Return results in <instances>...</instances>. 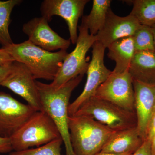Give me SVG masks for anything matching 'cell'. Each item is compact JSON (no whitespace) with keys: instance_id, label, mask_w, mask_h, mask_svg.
<instances>
[{"instance_id":"6da1fadb","label":"cell","mask_w":155,"mask_h":155,"mask_svg":"<svg viewBox=\"0 0 155 155\" xmlns=\"http://www.w3.org/2000/svg\"><path fill=\"white\" fill-rule=\"evenodd\" d=\"M83 76L74 78L58 89L53 88L50 84L36 81L41 110L48 114L57 126L65 145L66 155H76L70 140L68 109L72 91L78 86Z\"/></svg>"},{"instance_id":"7a4b0ae2","label":"cell","mask_w":155,"mask_h":155,"mask_svg":"<svg viewBox=\"0 0 155 155\" xmlns=\"http://www.w3.org/2000/svg\"><path fill=\"white\" fill-rule=\"evenodd\" d=\"M15 61L27 67L35 79L54 80L68 53L65 50L49 52L32 44L29 40L11 44L2 47Z\"/></svg>"},{"instance_id":"3957f363","label":"cell","mask_w":155,"mask_h":155,"mask_svg":"<svg viewBox=\"0 0 155 155\" xmlns=\"http://www.w3.org/2000/svg\"><path fill=\"white\" fill-rule=\"evenodd\" d=\"M70 140L76 155H95L115 132L91 117L82 115L69 116Z\"/></svg>"},{"instance_id":"277c9868","label":"cell","mask_w":155,"mask_h":155,"mask_svg":"<svg viewBox=\"0 0 155 155\" xmlns=\"http://www.w3.org/2000/svg\"><path fill=\"white\" fill-rule=\"evenodd\" d=\"M57 126L47 113L36 111L11 139L14 151L40 147L61 138Z\"/></svg>"},{"instance_id":"5b68a950","label":"cell","mask_w":155,"mask_h":155,"mask_svg":"<svg viewBox=\"0 0 155 155\" xmlns=\"http://www.w3.org/2000/svg\"><path fill=\"white\" fill-rule=\"evenodd\" d=\"M73 115L89 116L116 131L137 127L135 112L95 97L87 100Z\"/></svg>"},{"instance_id":"8992f818","label":"cell","mask_w":155,"mask_h":155,"mask_svg":"<svg viewBox=\"0 0 155 155\" xmlns=\"http://www.w3.org/2000/svg\"><path fill=\"white\" fill-rule=\"evenodd\" d=\"M79 35L74 50L64 59L57 76L50 84L53 88L58 89L78 75L87 73L89 63L87 62V51L96 41L95 36L92 35L85 26L81 24Z\"/></svg>"},{"instance_id":"52a82bcc","label":"cell","mask_w":155,"mask_h":155,"mask_svg":"<svg viewBox=\"0 0 155 155\" xmlns=\"http://www.w3.org/2000/svg\"><path fill=\"white\" fill-rule=\"evenodd\" d=\"M92 48V58L86 73V84L81 93L69 104V116L74 115L85 102L94 96L97 89L106 81L112 72L104 63L106 48L97 41L95 42Z\"/></svg>"},{"instance_id":"ba28073f","label":"cell","mask_w":155,"mask_h":155,"mask_svg":"<svg viewBox=\"0 0 155 155\" xmlns=\"http://www.w3.org/2000/svg\"><path fill=\"white\" fill-rule=\"evenodd\" d=\"M133 81L129 70L121 73L112 71L107 79L97 89L93 97L135 112Z\"/></svg>"},{"instance_id":"9c48e42d","label":"cell","mask_w":155,"mask_h":155,"mask_svg":"<svg viewBox=\"0 0 155 155\" xmlns=\"http://www.w3.org/2000/svg\"><path fill=\"white\" fill-rule=\"evenodd\" d=\"M36 111L0 91V137L10 138Z\"/></svg>"},{"instance_id":"30bf717a","label":"cell","mask_w":155,"mask_h":155,"mask_svg":"<svg viewBox=\"0 0 155 155\" xmlns=\"http://www.w3.org/2000/svg\"><path fill=\"white\" fill-rule=\"evenodd\" d=\"M1 86L22 97L35 111L41 110L36 81L24 64L14 61L11 65V72Z\"/></svg>"},{"instance_id":"8fae6325","label":"cell","mask_w":155,"mask_h":155,"mask_svg":"<svg viewBox=\"0 0 155 155\" xmlns=\"http://www.w3.org/2000/svg\"><path fill=\"white\" fill-rule=\"evenodd\" d=\"M89 2L88 0H45L41 5V17L48 22L54 16L63 18L68 25L71 42L76 44L78 20Z\"/></svg>"},{"instance_id":"7c38bea8","label":"cell","mask_w":155,"mask_h":155,"mask_svg":"<svg viewBox=\"0 0 155 155\" xmlns=\"http://www.w3.org/2000/svg\"><path fill=\"white\" fill-rule=\"evenodd\" d=\"M48 22L43 17H35L24 23L22 31L28 40L43 49L49 52L67 51L71 40L60 36L50 27Z\"/></svg>"},{"instance_id":"4fadbf2b","label":"cell","mask_w":155,"mask_h":155,"mask_svg":"<svg viewBox=\"0 0 155 155\" xmlns=\"http://www.w3.org/2000/svg\"><path fill=\"white\" fill-rule=\"evenodd\" d=\"M141 25L130 14L126 17H119L110 8L107 13L104 25L95 35L96 41L107 48L119 39L133 36Z\"/></svg>"},{"instance_id":"5bb4252c","label":"cell","mask_w":155,"mask_h":155,"mask_svg":"<svg viewBox=\"0 0 155 155\" xmlns=\"http://www.w3.org/2000/svg\"><path fill=\"white\" fill-rule=\"evenodd\" d=\"M137 129L143 141L146 139L147 129L154 112L155 85L133 81Z\"/></svg>"},{"instance_id":"9a60e30c","label":"cell","mask_w":155,"mask_h":155,"mask_svg":"<svg viewBox=\"0 0 155 155\" xmlns=\"http://www.w3.org/2000/svg\"><path fill=\"white\" fill-rule=\"evenodd\" d=\"M143 141L136 127L116 131L101 152L115 154H133L141 147Z\"/></svg>"},{"instance_id":"2e32d148","label":"cell","mask_w":155,"mask_h":155,"mask_svg":"<svg viewBox=\"0 0 155 155\" xmlns=\"http://www.w3.org/2000/svg\"><path fill=\"white\" fill-rule=\"evenodd\" d=\"M129 72L133 81L155 85V52H135Z\"/></svg>"},{"instance_id":"e0dca14e","label":"cell","mask_w":155,"mask_h":155,"mask_svg":"<svg viewBox=\"0 0 155 155\" xmlns=\"http://www.w3.org/2000/svg\"><path fill=\"white\" fill-rule=\"evenodd\" d=\"M107 48L108 57L116 63L112 72L121 73L128 71L135 53L132 37L119 39L110 45Z\"/></svg>"},{"instance_id":"ac0fdd59","label":"cell","mask_w":155,"mask_h":155,"mask_svg":"<svg viewBox=\"0 0 155 155\" xmlns=\"http://www.w3.org/2000/svg\"><path fill=\"white\" fill-rule=\"evenodd\" d=\"M111 2L110 0H94L90 14L82 17L81 24L88 29L91 35H96L104 27Z\"/></svg>"},{"instance_id":"d6986e66","label":"cell","mask_w":155,"mask_h":155,"mask_svg":"<svg viewBox=\"0 0 155 155\" xmlns=\"http://www.w3.org/2000/svg\"><path fill=\"white\" fill-rule=\"evenodd\" d=\"M130 14L141 25L151 27L155 24V0H132Z\"/></svg>"},{"instance_id":"ffe728a7","label":"cell","mask_w":155,"mask_h":155,"mask_svg":"<svg viewBox=\"0 0 155 155\" xmlns=\"http://www.w3.org/2000/svg\"><path fill=\"white\" fill-rule=\"evenodd\" d=\"M21 2L20 0L0 1V44L2 47L13 43L9 31L11 15L14 7Z\"/></svg>"},{"instance_id":"44dd1931","label":"cell","mask_w":155,"mask_h":155,"mask_svg":"<svg viewBox=\"0 0 155 155\" xmlns=\"http://www.w3.org/2000/svg\"><path fill=\"white\" fill-rule=\"evenodd\" d=\"M132 37L135 52H155L153 35L150 27L141 25Z\"/></svg>"},{"instance_id":"7402d4cb","label":"cell","mask_w":155,"mask_h":155,"mask_svg":"<svg viewBox=\"0 0 155 155\" xmlns=\"http://www.w3.org/2000/svg\"><path fill=\"white\" fill-rule=\"evenodd\" d=\"M63 143L62 138L50 142L49 143L35 148L14 151L10 155H61V147Z\"/></svg>"},{"instance_id":"603a6c76","label":"cell","mask_w":155,"mask_h":155,"mask_svg":"<svg viewBox=\"0 0 155 155\" xmlns=\"http://www.w3.org/2000/svg\"><path fill=\"white\" fill-rule=\"evenodd\" d=\"M132 155H153L151 148V140L147 139L145 140L141 147Z\"/></svg>"},{"instance_id":"cb8c5ba5","label":"cell","mask_w":155,"mask_h":155,"mask_svg":"<svg viewBox=\"0 0 155 155\" xmlns=\"http://www.w3.org/2000/svg\"><path fill=\"white\" fill-rule=\"evenodd\" d=\"M15 61L13 58L4 49H0V66L11 65Z\"/></svg>"},{"instance_id":"d4e9b609","label":"cell","mask_w":155,"mask_h":155,"mask_svg":"<svg viewBox=\"0 0 155 155\" xmlns=\"http://www.w3.org/2000/svg\"><path fill=\"white\" fill-rule=\"evenodd\" d=\"M13 150L11 139L0 137V153H6Z\"/></svg>"},{"instance_id":"484cf974","label":"cell","mask_w":155,"mask_h":155,"mask_svg":"<svg viewBox=\"0 0 155 155\" xmlns=\"http://www.w3.org/2000/svg\"><path fill=\"white\" fill-rule=\"evenodd\" d=\"M155 134V112H154L147 129L146 139L151 140Z\"/></svg>"},{"instance_id":"4316f807","label":"cell","mask_w":155,"mask_h":155,"mask_svg":"<svg viewBox=\"0 0 155 155\" xmlns=\"http://www.w3.org/2000/svg\"><path fill=\"white\" fill-rule=\"evenodd\" d=\"M12 64L10 66H0V86L11 72Z\"/></svg>"},{"instance_id":"83f0119b","label":"cell","mask_w":155,"mask_h":155,"mask_svg":"<svg viewBox=\"0 0 155 155\" xmlns=\"http://www.w3.org/2000/svg\"><path fill=\"white\" fill-rule=\"evenodd\" d=\"M151 148L153 155H155V134L151 139Z\"/></svg>"},{"instance_id":"f1b7e54d","label":"cell","mask_w":155,"mask_h":155,"mask_svg":"<svg viewBox=\"0 0 155 155\" xmlns=\"http://www.w3.org/2000/svg\"><path fill=\"white\" fill-rule=\"evenodd\" d=\"M132 154H133L129 153L124 154H115L112 153L101 152H100L98 153L97 154L95 155H132Z\"/></svg>"},{"instance_id":"f546056e","label":"cell","mask_w":155,"mask_h":155,"mask_svg":"<svg viewBox=\"0 0 155 155\" xmlns=\"http://www.w3.org/2000/svg\"><path fill=\"white\" fill-rule=\"evenodd\" d=\"M151 28L152 31L153 35L154 40V45H155V24L153 26H151Z\"/></svg>"},{"instance_id":"4dcf8cb0","label":"cell","mask_w":155,"mask_h":155,"mask_svg":"<svg viewBox=\"0 0 155 155\" xmlns=\"http://www.w3.org/2000/svg\"><path fill=\"white\" fill-rule=\"evenodd\" d=\"M154 112H155V108H154Z\"/></svg>"}]
</instances>
